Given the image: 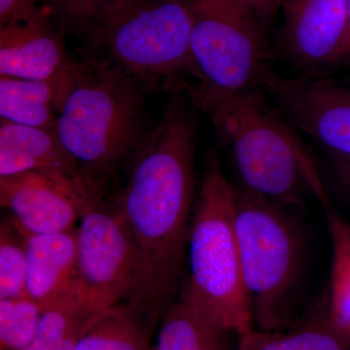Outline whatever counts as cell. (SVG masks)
Masks as SVG:
<instances>
[{"label":"cell","instance_id":"cell-1","mask_svg":"<svg viewBox=\"0 0 350 350\" xmlns=\"http://www.w3.org/2000/svg\"><path fill=\"white\" fill-rule=\"evenodd\" d=\"M195 129L177 96L139 149L119 207L142 258L131 301L162 319L178 298L194 213Z\"/></svg>","mask_w":350,"mask_h":350},{"label":"cell","instance_id":"cell-2","mask_svg":"<svg viewBox=\"0 0 350 350\" xmlns=\"http://www.w3.org/2000/svg\"><path fill=\"white\" fill-rule=\"evenodd\" d=\"M262 89L206 98V113L231 150L243 189L286 207L308 194L330 206L312 157L286 118L269 105Z\"/></svg>","mask_w":350,"mask_h":350},{"label":"cell","instance_id":"cell-3","mask_svg":"<svg viewBox=\"0 0 350 350\" xmlns=\"http://www.w3.org/2000/svg\"><path fill=\"white\" fill-rule=\"evenodd\" d=\"M144 118L139 83L109 62H83L56 133L83 172L100 182L142 148Z\"/></svg>","mask_w":350,"mask_h":350},{"label":"cell","instance_id":"cell-4","mask_svg":"<svg viewBox=\"0 0 350 350\" xmlns=\"http://www.w3.org/2000/svg\"><path fill=\"white\" fill-rule=\"evenodd\" d=\"M234 225L244 287L259 330L291 324L305 266L301 228L286 206L236 189Z\"/></svg>","mask_w":350,"mask_h":350},{"label":"cell","instance_id":"cell-5","mask_svg":"<svg viewBox=\"0 0 350 350\" xmlns=\"http://www.w3.org/2000/svg\"><path fill=\"white\" fill-rule=\"evenodd\" d=\"M234 202L236 188L213 163L194 206L187 246L190 273L182 284L219 325L241 337L254 323L244 287Z\"/></svg>","mask_w":350,"mask_h":350},{"label":"cell","instance_id":"cell-6","mask_svg":"<svg viewBox=\"0 0 350 350\" xmlns=\"http://www.w3.org/2000/svg\"><path fill=\"white\" fill-rule=\"evenodd\" d=\"M193 16L194 103L261 89L269 70L264 25L238 0H187Z\"/></svg>","mask_w":350,"mask_h":350},{"label":"cell","instance_id":"cell-7","mask_svg":"<svg viewBox=\"0 0 350 350\" xmlns=\"http://www.w3.org/2000/svg\"><path fill=\"white\" fill-rule=\"evenodd\" d=\"M187 0H137L87 29L109 63L139 84L193 71Z\"/></svg>","mask_w":350,"mask_h":350},{"label":"cell","instance_id":"cell-8","mask_svg":"<svg viewBox=\"0 0 350 350\" xmlns=\"http://www.w3.org/2000/svg\"><path fill=\"white\" fill-rule=\"evenodd\" d=\"M100 202L75 229L77 291L90 313L133 301L142 283V258L125 216Z\"/></svg>","mask_w":350,"mask_h":350},{"label":"cell","instance_id":"cell-9","mask_svg":"<svg viewBox=\"0 0 350 350\" xmlns=\"http://www.w3.org/2000/svg\"><path fill=\"white\" fill-rule=\"evenodd\" d=\"M100 200V182L86 174L29 172L0 176V204L25 234L72 231Z\"/></svg>","mask_w":350,"mask_h":350},{"label":"cell","instance_id":"cell-10","mask_svg":"<svg viewBox=\"0 0 350 350\" xmlns=\"http://www.w3.org/2000/svg\"><path fill=\"white\" fill-rule=\"evenodd\" d=\"M261 89L295 128L330 157L350 158V87L319 75L283 78L269 69Z\"/></svg>","mask_w":350,"mask_h":350},{"label":"cell","instance_id":"cell-11","mask_svg":"<svg viewBox=\"0 0 350 350\" xmlns=\"http://www.w3.org/2000/svg\"><path fill=\"white\" fill-rule=\"evenodd\" d=\"M283 55L308 75L345 64L350 32L347 0H284Z\"/></svg>","mask_w":350,"mask_h":350},{"label":"cell","instance_id":"cell-12","mask_svg":"<svg viewBox=\"0 0 350 350\" xmlns=\"http://www.w3.org/2000/svg\"><path fill=\"white\" fill-rule=\"evenodd\" d=\"M77 64L45 10L27 22L0 27V75L44 80Z\"/></svg>","mask_w":350,"mask_h":350},{"label":"cell","instance_id":"cell-13","mask_svg":"<svg viewBox=\"0 0 350 350\" xmlns=\"http://www.w3.org/2000/svg\"><path fill=\"white\" fill-rule=\"evenodd\" d=\"M75 229L47 234L23 232L27 257L25 296L43 310L77 290Z\"/></svg>","mask_w":350,"mask_h":350},{"label":"cell","instance_id":"cell-14","mask_svg":"<svg viewBox=\"0 0 350 350\" xmlns=\"http://www.w3.org/2000/svg\"><path fill=\"white\" fill-rule=\"evenodd\" d=\"M29 172L86 174L64 148L56 131L0 118V176Z\"/></svg>","mask_w":350,"mask_h":350},{"label":"cell","instance_id":"cell-15","mask_svg":"<svg viewBox=\"0 0 350 350\" xmlns=\"http://www.w3.org/2000/svg\"><path fill=\"white\" fill-rule=\"evenodd\" d=\"M80 63L56 77L21 79L0 75V118L20 125L56 131Z\"/></svg>","mask_w":350,"mask_h":350},{"label":"cell","instance_id":"cell-16","mask_svg":"<svg viewBox=\"0 0 350 350\" xmlns=\"http://www.w3.org/2000/svg\"><path fill=\"white\" fill-rule=\"evenodd\" d=\"M159 317L135 301L90 315L75 350H155L150 338Z\"/></svg>","mask_w":350,"mask_h":350},{"label":"cell","instance_id":"cell-17","mask_svg":"<svg viewBox=\"0 0 350 350\" xmlns=\"http://www.w3.org/2000/svg\"><path fill=\"white\" fill-rule=\"evenodd\" d=\"M181 285L178 298L162 317L155 350H231L228 335Z\"/></svg>","mask_w":350,"mask_h":350},{"label":"cell","instance_id":"cell-18","mask_svg":"<svg viewBox=\"0 0 350 350\" xmlns=\"http://www.w3.org/2000/svg\"><path fill=\"white\" fill-rule=\"evenodd\" d=\"M238 350H350V338L332 324L327 313L292 330L252 329L239 337Z\"/></svg>","mask_w":350,"mask_h":350},{"label":"cell","instance_id":"cell-19","mask_svg":"<svg viewBox=\"0 0 350 350\" xmlns=\"http://www.w3.org/2000/svg\"><path fill=\"white\" fill-rule=\"evenodd\" d=\"M324 211L332 241L327 313L332 324L350 338V225L331 206Z\"/></svg>","mask_w":350,"mask_h":350},{"label":"cell","instance_id":"cell-20","mask_svg":"<svg viewBox=\"0 0 350 350\" xmlns=\"http://www.w3.org/2000/svg\"><path fill=\"white\" fill-rule=\"evenodd\" d=\"M91 314L76 290L44 310L36 335L23 350H75Z\"/></svg>","mask_w":350,"mask_h":350},{"label":"cell","instance_id":"cell-21","mask_svg":"<svg viewBox=\"0 0 350 350\" xmlns=\"http://www.w3.org/2000/svg\"><path fill=\"white\" fill-rule=\"evenodd\" d=\"M27 257L24 232L12 219L0 225V299L25 296Z\"/></svg>","mask_w":350,"mask_h":350},{"label":"cell","instance_id":"cell-22","mask_svg":"<svg viewBox=\"0 0 350 350\" xmlns=\"http://www.w3.org/2000/svg\"><path fill=\"white\" fill-rule=\"evenodd\" d=\"M43 312L27 296L0 299V349H24L36 335Z\"/></svg>","mask_w":350,"mask_h":350},{"label":"cell","instance_id":"cell-23","mask_svg":"<svg viewBox=\"0 0 350 350\" xmlns=\"http://www.w3.org/2000/svg\"><path fill=\"white\" fill-rule=\"evenodd\" d=\"M137 0H44L42 7L57 25L86 31Z\"/></svg>","mask_w":350,"mask_h":350},{"label":"cell","instance_id":"cell-24","mask_svg":"<svg viewBox=\"0 0 350 350\" xmlns=\"http://www.w3.org/2000/svg\"><path fill=\"white\" fill-rule=\"evenodd\" d=\"M44 0H0V27L27 22L43 10Z\"/></svg>","mask_w":350,"mask_h":350},{"label":"cell","instance_id":"cell-25","mask_svg":"<svg viewBox=\"0 0 350 350\" xmlns=\"http://www.w3.org/2000/svg\"><path fill=\"white\" fill-rule=\"evenodd\" d=\"M238 1L250 8L265 27L273 17L278 9L282 6L284 0H238Z\"/></svg>","mask_w":350,"mask_h":350},{"label":"cell","instance_id":"cell-26","mask_svg":"<svg viewBox=\"0 0 350 350\" xmlns=\"http://www.w3.org/2000/svg\"><path fill=\"white\" fill-rule=\"evenodd\" d=\"M331 161L336 178L350 199V158L331 157Z\"/></svg>","mask_w":350,"mask_h":350},{"label":"cell","instance_id":"cell-27","mask_svg":"<svg viewBox=\"0 0 350 350\" xmlns=\"http://www.w3.org/2000/svg\"><path fill=\"white\" fill-rule=\"evenodd\" d=\"M347 11H349V32H350V0H347ZM350 64V42H349V53H347V61H345V64Z\"/></svg>","mask_w":350,"mask_h":350}]
</instances>
